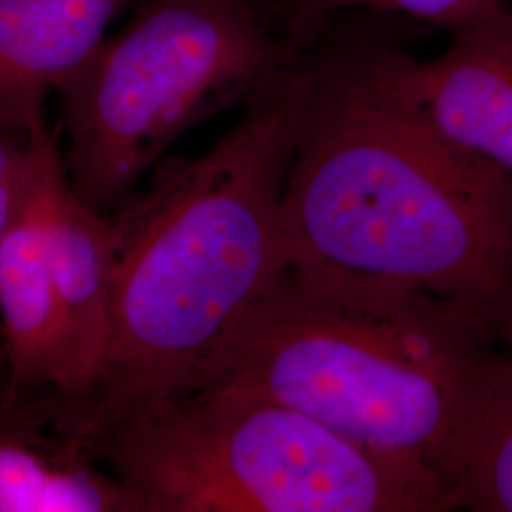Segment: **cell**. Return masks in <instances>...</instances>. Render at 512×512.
<instances>
[{"label":"cell","instance_id":"obj_1","mask_svg":"<svg viewBox=\"0 0 512 512\" xmlns=\"http://www.w3.org/2000/svg\"><path fill=\"white\" fill-rule=\"evenodd\" d=\"M310 44L196 158H167L112 215L105 366L57 429L88 439L184 395L220 336L289 264L283 196L306 120Z\"/></svg>","mask_w":512,"mask_h":512},{"label":"cell","instance_id":"obj_2","mask_svg":"<svg viewBox=\"0 0 512 512\" xmlns=\"http://www.w3.org/2000/svg\"><path fill=\"white\" fill-rule=\"evenodd\" d=\"M310 101L283 196L293 264L418 287L512 349V177L452 145L397 90L380 44L310 40Z\"/></svg>","mask_w":512,"mask_h":512},{"label":"cell","instance_id":"obj_3","mask_svg":"<svg viewBox=\"0 0 512 512\" xmlns=\"http://www.w3.org/2000/svg\"><path fill=\"white\" fill-rule=\"evenodd\" d=\"M505 349L482 315L452 300L289 262L220 336L186 393L249 391L287 404L366 450L425 465L456 507Z\"/></svg>","mask_w":512,"mask_h":512},{"label":"cell","instance_id":"obj_4","mask_svg":"<svg viewBox=\"0 0 512 512\" xmlns=\"http://www.w3.org/2000/svg\"><path fill=\"white\" fill-rule=\"evenodd\" d=\"M147 512H446L425 465L249 391L186 393L82 439Z\"/></svg>","mask_w":512,"mask_h":512},{"label":"cell","instance_id":"obj_5","mask_svg":"<svg viewBox=\"0 0 512 512\" xmlns=\"http://www.w3.org/2000/svg\"><path fill=\"white\" fill-rule=\"evenodd\" d=\"M306 44L253 0H139L59 90L76 198L110 217L184 133L247 105Z\"/></svg>","mask_w":512,"mask_h":512},{"label":"cell","instance_id":"obj_6","mask_svg":"<svg viewBox=\"0 0 512 512\" xmlns=\"http://www.w3.org/2000/svg\"><path fill=\"white\" fill-rule=\"evenodd\" d=\"M448 35L433 59L380 44L385 71L446 141L512 177V8L490 6Z\"/></svg>","mask_w":512,"mask_h":512},{"label":"cell","instance_id":"obj_7","mask_svg":"<svg viewBox=\"0 0 512 512\" xmlns=\"http://www.w3.org/2000/svg\"><path fill=\"white\" fill-rule=\"evenodd\" d=\"M37 139L35 173L0 243V329L8 374L0 403L29 401L37 389L61 387V336L50 266V215L55 192L67 177L54 129L46 122Z\"/></svg>","mask_w":512,"mask_h":512},{"label":"cell","instance_id":"obj_8","mask_svg":"<svg viewBox=\"0 0 512 512\" xmlns=\"http://www.w3.org/2000/svg\"><path fill=\"white\" fill-rule=\"evenodd\" d=\"M48 234L61 336V387L50 399L55 421L86 403L105 366L116 232L110 217L76 198L65 177Z\"/></svg>","mask_w":512,"mask_h":512},{"label":"cell","instance_id":"obj_9","mask_svg":"<svg viewBox=\"0 0 512 512\" xmlns=\"http://www.w3.org/2000/svg\"><path fill=\"white\" fill-rule=\"evenodd\" d=\"M139 0H0V131L29 135L44 105Z\"/></svg>","mask_w":512,"mask_h":512},{"label":"cell","instance_id":"obj_10","mask_svg":"<svg viewBox=\"0 0 512 512\" xmlns=\"http://www.w3.org/2000/svg\"><path fill=\"white\" fill-rule=\"evenodd\" d=\"M52 423L50 401L0 403V512H147L84 440Z\"/></svg>","mask_w":512,"mask_h":512},{"label":"cell","instance_id":"obj_11","mask_svg":"<svg viewBox=\"0 0 512 512\" xmlns=\"http://www.w3.org/2000/svg\"><path fill=\"white\" fill-rule=\"evenodd\" d=\"M456 509L512 512V349H505L478 412Z\"/></svg>","mask_w":512,"mask_h":512},{"label":"cell","instance_id":"obj_12","mask_svg":"<svg viewBox=\"0 0 512 512\" xmlns=\"http://www.w3.org/2000/svg\"><path fill=\"white\" fill-rule=\"evenodd\" d=\"M507 0H283L289 12V35L302 40L317 37L325 21L349 8H372L431 21L446 31L478 12Z\"/></svg>","mask_w":512,"mask_h":512},{"label":"cell","instance_id":"obj_13","mask_svg":"<svg viewBox=\"0 0 512 512\" xmlns=\"http://www.w3.org/2000/svg\"><path fill=\"white\" fill-rule=\"evenodd\" d=\"M37 164L33 133L0 131V243L25 200Z\"/></svg>","mask_w":512,"mask_h":512},{"label":"cell","instance_id":"obj_14","mask_svg":"<svg viewBox=\"0 0 512 512\" xmlns=\"http://www.w3.org/2000/svg\"><path fill=\"white\" fill-rule=\"evenodd\" d=\"M253 2H255V4H258V6H260V8L264 10V0H253Z\"/></svg>","mask_w":512,"mask_h":512}]
</instances>
